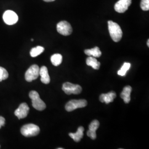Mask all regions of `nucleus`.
<instances>
[{"label": "nucleus", "mask_w": 149, "mask_h": 149, "mask_svg": "<svg viewBox=\"0 0 149 149\" xmlns=\"http://www.w3.org/2000/svg\"><path fill=\"white\" fill-rule=\"evenodd\" d=\"M108 30L113 40L115 42H119L122 38L123 32L120 27L117 23L112 21L108 22Z\"/></svg>", "instance_id": "obj_1"}, {"label": "nucleus", "mask_w": 149, "mask_h": 149, "mask_svg": "<svg viewBox=\"0 0 149 149\" xmlns=\"http://www.w3.org/2000/svg\"><path fill=\"white\" fill-rule=\"evenodd\" d=\"M29 96L30 98L32 100V106L36 109L42 111L46 108L45 103L41 100L37 91H31L29 94Z\"/></svg>", "instance_id": "obj_2"}, {"label": "nucleus", "mask_w": 149, "mask_h": 149, "mask_svg": "<svg viewBox=\"0 0 149 149\" xmlns=\"http://www.w3.org/2000/svg\"><path fill=\"white\" fill-rule=\"evenodd\" d=\"M21 134L26 137L37 136L40 132V128L37 125L28 124L23 125L21 129Z\"/></svg>", "instance_id": "obj_3"}, {"label": "nucleus", "mask_w": 149, "mask_h": 149, "mask_svg": "<svg viewBox=\"0 0 149 149\" xmlns=\"http://www.w3.org/2000/svg\"><path fill=\"white\" fill-rule=\"evenodd\" d=\"M87 105V102L85 100H71L66 103L65 109L68 112H72L76 109L85 107Z\"/></svg>", "instance_id": "obj_4"}, {"label": "nucleus", "mask_w": 149, "mask_h": 149, "mask_svg": "<svg viewBox=\"0 0 149 149\" xmlns=\"http://www.w3.org/2000/svg\"><path fill=\"white\" fill-rule=\"evenodd\" d=\"M62 89L67 95H78L82 92V87L79 85H75L70 82L64 83Z\"/></svg>", "instance_id": "obj_5"}, {"label": "nucleus", "mask_w": 149, "mask_h": 149, "mask_svg": "<svg viewBox=\"0 0 149 149\" xmlns=\"http://www.w3.org/2000/svg\"><path fill=\"white\" fill-rule=\"evenodd\" d=\"M40 68L37 65H33L27 70L25 74V79L28 82L36 80L39 76Z\"/></svg>", "instance_id": "obj_6"}, {"label": "nucleus", "mask_w": 149, "mask_h": 149, "mask_svg": "<svg viewBox=\"0 0 149 149\" xmlns=\"http://www.w3.org/2000/svg\"><path fill=\"white\" fill-rule=\"evenodd\" d=\"M57 31L63 36H68L72 33V28L69 22L64 21L58 23Z\"/></svg>", "instance_id": "obj_7"}, {"label": "nucleus", "mask_w": 149, "mask_h": 149, "mask_svg": "<svg viewBox=\"0 0 149 149\" xmlns=\"http://www.w3.org/2000/svg\"><path fill=\"white\" fill-rule=\"evenodd\" d=\"M3 21L8 25L16 24L18 20V17L13 11L8 10L6 11L3 16Z\"/></svg>", "instance_id": "obj_8"}, {"label": "nucleus", "mask_w": 149, "mask_h": 149, "mask_svg": "<svg viewBox=\"0 0 149 149\" xmlns=\"http://www.w3.org/2000/svg\"><path fill=\"white\" fill-rule=\"evenodd\" d=\"M29 111V107L27 103H22L15 112V114L19 119L26 117Z\"/></svg>", "instance_id": "obj_9"}, {"label": "nucleus", "mask_w": 149, "mask_h": 149, "mask_svg": "<svg viewBox=\"0 0 149 149\" xmlns=\"http://www.w3.org/2000/svg\"><path fill=\"white\" fill-rule=\"evenodd\" d=\"M132 3V0H119L114 6L116 12L122 13L127 11Z\"/></svg>", "instance_id": "obj_10"}, {"label": "nucleus", "mask_w": 149, "mask_h": 149, "mask_svg": "<svg viewBox=\"0 0 149 149\" xmlns=\"http://www.w3.org/2000/svg\"><path fill=\"white\" fill-rule=\"evenodd\" d=\"M100 127V122L97 120H93L89 125V130L87 132V135L92 140H95L97 137L96 130Z\"/></svg>", "instance_id": "obj_11"}, {"label": "nucleus", "mask_w": 149, "mask_h": 149, "mask_svg": "<svg viewBox=\"0 0 149 149\" xmlns=\"http://www.w3.org/2000/svg\"><path fill=\"white\" fill-rule=\"evenodd\" d=\"M116 93L114 91H111L107 93H103L100 96V101L102 103L109 104L113 102L114 98L116 97Z\"/></svg>", "instance_id": "obj_12"}, {"label": "nucleus", "mask_w": 149, "mask_h": 149, "mask_svg": "<svg viewBox=\"0 0 149 149\" xmlns=\"http://www.w3.org/2000/svg\"><path fill=\"white\" fill-rule=\"evenodd\" d=\"M39 76H40V80L44 84H48L50 82V78L48 73L47 68L45 66L41 67L39 70Z\"/></svg>", "instance_id": "obj_13"}, {"label": "nucleus", "mask_w": 149, "mask_h": 149, "mask_svg": "<svg viewBox=\"0 0 149 149\" xmlns=\"http://www.w3.org/2000/svg\"><path fill=\"white\" fill-rule=\"evenodd\" d=\"M132 91V88L130 86H127L124 87L120 96L123 100L124 103H129L130 101V100H131L130 95H131Z\"/></svg>", "instance_id": "obj_14"}, {"label": "nucleus", "mask_w": 149, "mask_h": 149, "mask_svg": "<svg viewBox=\"0 0 149 149\" xmlns=\"http://www.w3.org/2000/svg\"><path fill=\"white\" fill-rule=\"evenodd\" d=\"M85 129L83 127H80L78 128L77 131L75 133H70L69 134L70 136L74 140L75 142H79L84 136V132Z\"/></svg>", "instance_id": "obj_15"}, {"label": "nucleus", "mask_w": 149, "mask_h": 149, "mask_svg": "<svg viewBox=\"0 0 149 149\" xmlns=\"http://www.w3.org/2000/svg\"><path fill=\"white\" fill-rule=\"evenodd\" d=\"M84 52L86 55L89 56H93L94 58H100L102 55V52L100 50V48L97 47L91 49H86Z\"/></svg>", "instance_id": "obj_16"}, {"label": "nucleus", "mask_w": 149, "mask_h": 149, "mask_svg": "<svg viewBox=\"0 0 149 149\" xmlns=\"http://www.w3.org/2000/svg\"><path fill=\"white\" fill-rule=\"evenodd\" d=\"M86 64L88 66H91L93 69L95 70H99L100 68L101 63L97 61L96 58L93 56H89L87 59H86Z\"/></svg>", "instance_id": "obj_17"}, {"label": "nucleus", "mask_w": 149, "mask_h": 149, "mask_svg": "<svg viewBox=\"0 0 149 149\" xmlns=\"http://www.w3.org/2000/svg\"><path fill=\"white\" fill-rule=\"evenodd\" d=\"M51 62L53 65L58 66L61 64L63 61V56L60 54H55L51 56Z\"/></svg>", "instance_id": "obj_18"}, {"label": "nucleus", "mask_w": 149, "mask_h": 149, "mask_svg": "<svg viewBox=\"0 0 149 149\" xmlns=\"http://www.w3.org/2000/svg\"><path fill=\"white\" fill-rule=\"evenodd\" d=\"M44 51V48L40 46H38L37 47L32 48L31 50L30 54L32 57L35 58L42 53Z\"/></svg>", "instance_id": "obj_19"}, {"label": "nucleus", "mask_w": 149, "mask_h": 149, "mask_svg": "<svg viewBox=\"0 0 149 149\" xmlns=\"http://www.w3.org/2000/svg\"><path fill=\"white\" fill-rule=\"evenodd\" d=\"M130 66H131V65L129 63H124L122 68L118 71V74H119V76H125L128 70L130 69Z\"/></svg>", "instance_id": "obj_20"}, {"label": "nucleus", "mask_w": 149, "mask_h": 149, "mask_svg": "<svg viewBox=\"0 0 149 149\" xmlns=\"http://www.w3.org/2000/svg\"><path fill=\"white\" fill-rule=\"evenodd\" d=\"M8 77V73L7 71L3 68L0 66V82L5 80Z\"/></svg>", "instance_id": "obj_21"}, {"label": "nucleus", "mask_w": 149, "mask_h": 149, "mask_svg": "<svg viewBox=\"0 0 149 149\" xmlns=\"http://www.w3.org/2000/svg\"><path fill=\"white\" fill-rule=\"evenodd\" d=\"M140 7L143 11H149V0H141L140 3Z\"/></svg>", "instance_id": "obj_22"}, {"label": "nucleus", "mask_w": 149, "mask_h": 149, "mask_svg": "<svg viewBox=\"0 0 149 149\" xmlns=\"http://www.w3.org/2000/svg\"><path fill=\"white\" fill-rule=\"evenodd\" d=\"M5 119L0 116V129L2 127L5 125Z\"/></svg>", "instance_id": "obj_23"}, {"label": "nucleus", "mask_w": 149, "mask_h": 149, "mask_svg": "<svg viewBox=\"0 0 149 149\" xmlns=\"http://www.w3.org/2000/svg\"><path fill=\"white\" fill-rule=\"evenodd\" d=\"M43 1H44L45 2H53V1H54L55 0H43Z\"/></svg>", "instance_id": "obj_24"}, {"label": "nucleus", "mask_w": 149, "mask_h": 149, "mask_svg": "<svg viewBox=\"0 0 149 149\" xmlns=\"http://www.w3.org/2000/svg\"><path fill=\"white\" fill-rule=\"evenodd\" d=\"M147 45H148V47H149V39L148 40V42H147Z\"/></svg>", "instance_id": "obj_25"}, {"label": "nucleus", "mask_w": 149, "mask_h": 149, "mask_svg": "<svg viewBox=\"0 0 149 149\" xmlns=\"http://www.w3.org/2000/svg\"><path fill=\"white\" fill-rule=\"evenodd\" d=\"M58 149H63V148H58Z\"/></svg>", "instance_id": "obj_26"}, {"label": "nucleus", "mask_w": 149, "mask_h": 149, "mask_svg": "<svg viewBox=\"0 0 149 149\" xmlns=\"http://www.w3.org/2000/svg\"><path fill=\"white\" fill-rule=\"evenodd\" d=\"M31 40H32V41H33V40H34V39H31Z\"/></svg>", "instance_id": "obj_27"}, {"label": "nucleus", "mask_w": 149, "mask_h": 149, "mask_svg": "<svg viewBox=\"0 0 149 149\" xmlns=\"http://www.w3.org/2000/svg\"><path fill=\"white\" fill-rule=\"evenodd\" d=\"M0 148H1V146H0Z\"/></svg>", "instance_id": "obj_28"}]
</instances>
